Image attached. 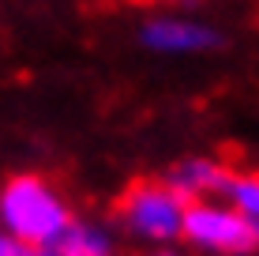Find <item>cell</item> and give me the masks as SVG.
Returning a JSON list of instances; mask_svg holds the SVG:
<instances>
[{
  "mask_svg": "<svg viewBox=\"0 0 259 256\" xmlns=\"http://www.w3.org/2000/svg\"><path fill=\"white\" fill-rule=\"evenodd\" d=\"M0 223L23 245H49L71 223V211L46 177L23 173L0 189Z\"/></svg>",
  "mask_w": 259,
  "mask_h": 256,
  "instance_id": "obj_1",
  "label": "cell"
},
{
  "mask_svg": "<svg viewBox=\"0 0 259 256\" xmlns=\"http://www.w3.org/2000/svg\"><path fill=\"white\" fill-rule=\"evenodd\" d=\"M184 211H188V196H181L169 181H136L117 204L120 223L132 234L147 237V241H173V237H181Z\"/></svg>",
  "mask_w": 259,
  "mask_h": 256,
  "instance_id": "obj_2",
  "label": "cell"
},
{
  "mask_svg": "<svg viewBox=\"0 0 259 256\" xmlns=\"http://www.w3.org/2000/svg\"><path fill=\"white\" fill-rule=\"evenodd\" d=\"M195 249L222 252V256H248L259 249V230L248 223L233 204H210V200H195L184 211V230Z\"/></svg>",
  "mask_w": 259,
  "mask_h": 256,
  "instance_id": "obj_3",
  "label": "cell"
},
{
  "mask_svg": "<svg viewBox=\"0 0 259 256\" xmlns=\"http://www.w3.org/2000/svg\"><path fill=\"white\" fill-rule=\"evenodd\" d=\"M143 42L158 53H203L218 46V34L192 19H158L143 26Z\"/></svg>",
  "mask_w": 259,
  "mask_h": 256,
  "instance_id": "obj_4",
  "label": "cell"
},
{
  "mask_svg": "<svg viewBox=\"0 0 259 256\" xmlns=\"http://www.w3.org/2000/svg\"><path fill=\"white\" fill-rule=\"evenodd\" d=\"M226 177L229 173L222 170L218 162H210V158H188V162H181L173 173H169V185H173L181 196H207V192H222L226 189Z\"/></svg>",
  "mask_w": 259,
  "mask_h": 256,
  "instance_id": "obj_5",
  "label": "cell"
},
{
  "mask_svg": "<svg viewBox=\"0 0 259 256\" xmlns=\"http://www.w3.org/2000/svg\"><path fill=\"white\" fill-rule=\"evenodd\" d=\"M41 249H46V256H109L113 245H109V237L102 230H94V226L68 223L64 230L53 237L49 245H41Z\"/></svg>",
  "mask_w": 259,
  "mask_h": 256,
  "instance_id": "obj_6",
  "label": "cell"
},
{
  "mask_svg": "<svg viewBox=\"0 0 259 256\" xmlns=\"http://www.w3.org/2000/svg\"><path fill=\"white\" fill-rule=\"evenodd\" d=\"M226 200L259 230V173H229L226 177Z\"/></svg>",
  "mask_w": 259,
  "mask_h": 256,
  "instance_id": "obj_7",
  "label": "cell"
},
{
  "mask_svg": "<svg viewBox=\"0 0 259 256\" xmlns=\"http://www.w3.org/2000/svg\"><path fill=\"white\" fill-rule=\"evenodd\" d=\"M30 245H23L19 237H12L8 230H0V256H26Z\"/></svg>",
  "mask_w": 259,
  "mask_h": 256,
  "instance_id": "obj_8",
  "label": "cell"
},
{
  "mask_svg": "<svg viewBox=\"0 0 259 256\" xmlns=\"http://www.w3.org/2000/svg\"><path fill=\"white\" fill-rule=\"evenodd\" d=\"M150 256H181V252H173V249H162V252H150Z\"/></svg>",
  "mask_w": 259,
  "mask_h": 256,
  "instance_id": "obj_9",
  "label": "cell"
}]
</instances>
